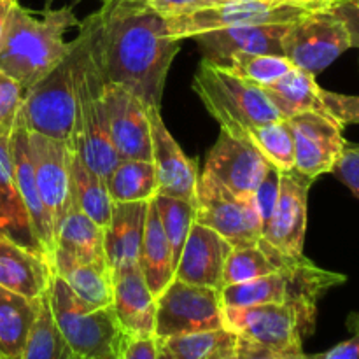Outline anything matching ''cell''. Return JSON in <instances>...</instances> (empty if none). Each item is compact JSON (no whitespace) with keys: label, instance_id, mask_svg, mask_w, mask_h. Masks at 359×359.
Segmentation results:
<instances>
[{"label":"cell","instance_id":"cell-1","mask_svg":"<svg viewBox=\"0 0 359 359\" xmlns=\"http://www.w3.org/2000/svg\"><path fill=\"white\" fill-rule=\"evenodd\" d=\"M97 16L105 81L128 88L147 107H160L168 69L181 48L167 18L147 0H104Z\"/></svg>","mask_w":359,"mask_h":359},{"label":"cell","instance_id":"cell-2","mask_svg":"<svg viewBox=\"0 0 359 359\" xmlns=\"http://www.w3.org/2000/svg\"><path fill=\"white\" fill-rule=\"evenodd\" d=\"M72 27H79L72 7L46 9L35 18L16 2L0 39V70L30 88L69 53L65 34Z\"/></svg>","mask_w":359,"mask_h":359},{"label":"cell","instance_id":"cell-3","mask_svg":"<svg viewBox=\"0 0 359 359\" xmlns=\"http://www.w3.org/2000/svg\"><path fill=\"white\" fill-rule=\"evenodd\" d=\"M86 32V48L81 56L76 83V126L74 151L84 163L107 179L118 165L119 156L109 137L107 109H105V77L98 53V16L90 14L81 21Z\"/></svg>","mask_w":359,"mask_h":359},{"label":"cell","instance_id":"cell-4","mask_svg":"<svg viewBox=\"0 0 359 359\" xmlns=\"http://www.w3.org/2000/svg\"><path fill=\"white\" fill-rule=\"evenodd\" d=\"M342 273L319 269L305 256L291 259L283 269L259 279L231 284L221 290L223 307H249L263 304H284L300 316L307 335L314 332L318 302L326 291L346 283Z\"/></svg>","mask_w":359,"mask_h":359},{"label":"cell","instance_id":"cell-5","mask_svg":"<svg viewBox=\"0 0 359 359\" xmlns=\"http://www.w3.org/2000/svg\"><path fill=\"white\" fill-rule=\"evenodd\" d=\"M70 42L65 56L42 79L25 90L21 118L28 132L63 140L74 151L76 126V83L81 56L86 48V32Z\"/></svg>","mask_w":359,"mask_h":359},{"label":"cell","instance_id":"cell-6","mask_svg":"<svg viewBox=\"0 0 359 359\" xmlns=\"http://www.w3.org/2000/svg\"><path fill=\"white\" fill-rule=\"evenodd\" d=\"M193 90L221 130L233 137H248L255 126L284 119L262 88L209 60L200 63Z\"/></svg>","mask_w":359,"mask_h":359},{"label":"cell","instance_id":"cell-7","mask_svg":"<svg viewBox=\"0 0 359 359\" xmlns=\"http://www.w3.org/2000/svg\"><path fill=\"white\" fill-rule=\"evenodd\" d=\"M48 298L53 319L77 358L116 359L123 330L114 309H90L56 273L49 280Z\"/></svg>","mask_w":359,"mask_h":359},{"label":"cell","instance_id":"cell-8","mask_svg":"<svg viewBox=\"0 0 359 359\" xmlns=\"http://www.w3.org/2000/svg\"><path fill=\"white\" fill-rule=\"evenodd\" d=\"M219 328L226 326L221 291L216 287L195 286L174 277L156 298V339Z\"/></svg>","mask_w":359,"mask_h":359},{"label":"cell","instance_id":"cell-9","mask_svg":"<svg viewBox=\"0 0 359 359\" xmlns=\"http://www.w3.org/2000/svg\"><path fill=\"white\" fill-rule=\"evenodd\" d=\"M307 13L311 11L279 0H224L195 13L167 18V25L172 37L182 41V39L195 37L202 32L223 30V28L293 23Z\"/></svg>","mask_w":359,"mask_h":359},{"label":"cell","instance_id":"cell-10","mask_svg":"<svg viewBox=\"0 0 359 359\" xmlns=\"http://www.w3.org/2000/svg\"><path fill=\"white\" fill-rule=\"evenodd\" d=\"M349 48V32L332 9L304 14L290 23L283 37V55L312 76L323 72Z\"/></svg>","mask_w":359,"mask_h":359},{"label":"cell","instance_id":"cell-11","mask_svg":"<svg viewBox=\"0 0 359 359\" xmlns=\"http://www.w3.org/2000/svg\"><path fill=\"white\" fill-rule=\"evenodd\" d=\"M196 223L226 238L231 248H252L263 238L255 200L241 198L203 172L196 184Z\"/></svg>","mask_w":359,"mask_h":359},{"label":"cell","instance_id":"cell-12","mask_svg":"<svg viewBox=\"0 0 359 359\" xmlns=\"http://www.w3.org/2000/svg\"><path fill=\"white\" fill-rule=\"evenodd\" d=\"M224 326L238 337L255 340L280 353H300L307 332L300 316L284 304L223 307Z\"/></svg>","mask_w":359,"mask_h":359},{"label":"cell","instance_id":"cell-13","mask_svg":"<svg viewBox=\"0 0 359 359\" xmlns=\"http://www.w3.org/2000/svg\"><path fill=\"white\" fill-rule=\"evenodd\" d=\"M28 142L39 193L56 233L72 205V147L63 140L32 132H28Z\"/></svg>","mask_w":359,"mask_h":359},{"label":"cell","instance_id":"cell-14","mask_svg":"<svg viewBox=\"0 0 359 359\" xmlns=\"http://www.w3.org/2000/svg\"><path fill=\"white\" fill-rule=\"evenodd\" d=\"M294 140V170L318 179L333 170L339 161L346 139L342 125L321 112H300L287 118Z\"/></svg>","mask_w":359,"mask_h":359},{"label":"cell","instance_id":"cell-15","mask_svg":"<svg viewBox=\"0 0 359 359\" xmlns=\"http://www.w3.org/2000/svg\"><path fill=\"white\" fill-rule=\"evenodd\" d=\"M109 137L119 160L153 161L147 105L128 88L105 81Z\"/></svg>","mask_w":359,"mask_h":359},{"label":"cell","instance_id":"cell-16","mask_svg":"<svg viewBox=\"0 0 359 359\" xmlns=\"http://www.w3.org/2000/svg\"><path fill=\"white\" fill-rule=\"evenodd\" d=\"M270 163L248 137L221 135L205 161V174L241 198H252Z\"/></svg>","mask_w":359,"mask_h":359},{"label":"cell","instance_id":"cell-17","mask_svg":"<svg viewBox=\"0 0 359 359\" xmlns=\"http://www.w3.org/2000/svg\"><path fill=\"white\" fill-rule=\"evenodd\" d=\"M314 179L298 170L280 172V191L263 238L290 258L304 256L307 231V200Z\"/></svg>","mask_w":359,"mask_h":359},{"label":"cell","instance_id":"cell-18","mask_svg":"<svg viewBox=\"0 0 359 359\" xmlns=\"http://www.w3.org/2000/svg\"><path fill=\"white\" fill-rule=\"evenodd\" d=\"M151 125V149L156 172L158 195L175 196L196 205L198 172L195 161L189 160L161 118L160 107H147Z\"/></svg>","mask_w":359,"mask_h":359},{"label":"cell","instance_id":"cell-19","mask_svg":"<svg viewBox=\"0 0 359 359\" xmlns=\"http://www.w3.org/2000/svg\"><path fill=\"white\" fill-rule=\"evenodd\" d=\"M231 251L233 248L226 238L195 221L175 266V277L182 283L221 291L224 263Z\"/></svg>","mask_w":359,"mask_h":359},{"label":"cell","instance_id":"cell-20","mask_svg":"<svg viewBox=\"0 0 359 359\" xmlns=\"http://www.w3.org/2000/svg\"><path fill=\"white\" fill-rule=\"evenodd\" d=\"M9 151L11 160H13L14 181H16L18 191H20L25 207H27L35 235H37L39 242L44 248L46 256H48L49 263H51L53 252H55L56 233L48 209H46L44 202L41 198V193H39L37 181H35L34 165H32L30 158L28 130L25 126L23 118H21V111L16 119V125L13 128V133L9 137Z\"/></svg>","mask_w":359,"mask_h":359},{"label":"cell","instance_id":"cell-21","mask_svg":"<svg viewBox=\"0 0 359 359\" xmlns=\"http://www.w3.org/2000/svg\"><path fill=\"white\" fill-rule=\"evenodd\" d=\"M286 25H248V27L223 28V30L202 32L195 35L196 44L203 53V60L212 63L223 62L224 58L237 53L249 55H283V37Z\"/></svg>","mask_w":359,"mask_h":359},{"label":"cell","instance_id":"cell-22","mask_svg":"<svg viewBox=\"0 0 359 359\" xmlns=\"http://www.w3.org/2000/svg\"><path fill=\"white\" fill-rule=\"evenodd\" d=\"M112 309L125 333L154 335L156 298L144 279L140 265L112 273Z\"/></svg>","mask_w":359,"mask_h":359},{"label":"cell","instance_id":"cell-23","mask_svg":"<svg viewBox=\"0 0 359 359\" xmlns=\"http://www.w3.org/2000/svg\"><path fill=\"white\" fill-rule=\"evenodd\" d=\"M83 263H102L107 265L104 248V228L98 226L77 205H70L63 217L55 238V252L51 270L65 269Z\"/></svg>","mask_w":359,"mask_h":359},{"label":"cell","instance_id":"cell-24","mask_svg":"<svg viewBox=\"0 0 359 359\" xmlns=\"http://www.w3.org/2000/svg\"><path fill=\"white\" fill-rule=\"evenodd\" d=\"M149 202L114 203L111 221L104 228L105 259L112 273L139 265Z\"/></svg>","mask_w":359,"mask_h":359},{"label":"cell","instance_id":"cell-25","mask_svg":"<svg viewBox=\"0 0 359 359\" xmlns=\"http://www.w3.org/2000/svg\"><path fill=\"white\" fill-rule=\"evenodd\" d=\"M0 237L9 238L14 244L48 258L14 181L9 137L0 139Z\"/></svg>","mask_w":359,"mask_h":359},{"label":"cell","instance_id":"cell-26","mask_svg":"<svg viewBox=\"0 0 359 359\" xmlns=\"http://www.w3.org/2000/svg\"><path fill=\"white\" fill-rule=\"evenodd\" d=\"M51 276L48 258L0 237V286L27 298H41L48 293Z\"/></svg>","mask_w":359,"mask_h":359},{"label":"cell","instance_id":"cell-27","mask_svg":"<svg viewBox=\"0 0 359 359\" xmlns=\"http://www.w3.org/2000/svg\"><path fill=\"white\" fill-rule=\"evenodd\" d=\"M139 265L144 273V279H146L147 286H149L154 298L160 297L161 291L175 277L174 262H172V249L167 241V235L163 231V226H161L154 200H151L149 207H147Z\"/></svg>","mask_w":359,"mask_h":359},{"label":"cell","instance_id":"cell-28","mask_svg":"<svg viewBox=\"0 0 359 359\" xmlns=\"http://www.w3.org/2000/svg\"><path fill=\"white\" fill-rule=\"evenodd\" d=\"M41 298H27L0 286V351L4 354L14 359L23 356L28 333L41 309Z\"/></svg>","mask_w":359,"mask_h":359},{"label":"cell","instance_id":"cell-29","mask_svg":"<svg viewBox=\"0 0 359 359\" xmlns=\"http://www.w3.org/2000/svg\"><path fill=\"white\" fill-rule=\"evenodd\" d=\"M262 90L272 100L284 119L309 111L328 114L321 102V95H319L321 86L316 83V76L300 67H294L286 76H283L273 84L263 86Z\"/></svg>","mask_w":359,"mask_h":359},{"label":"cell","instance_id":"cell-30","mask_svg":"<svg viewBox=\"0 0 359 359\" xmlns=\"http://www.w3.org/2000/svg\"><path fill=\"white\" fill-rule=\"evenodd\" d=\"M70 179H72L74 205L79 207L98 226H107L114 209V202L109 195L107 181L91 170L76 151H72V160H70Z\"/></svg>","mask_w":359,"mask_h":359},{"label":"cell","instance_id":"cell-31","mask_svg":"<svg viewBox=\"0 0 359 359\" xmlns=\"http://www.w3.org/2000/svg\"><path fill=\"white\" fill-rule=\"evenodd\" d=\"M238 335L228 328L184 333L160 340V349L170 359H226L235 356Z\"/></svg>","mask_w":359,"mask_h":359},{"label":"cell","instance_id":"cell-32","mask_svg":"<svg viewBox=\"0 0 359 359\" xmlns=\"http://www.w3.org/2000/svg\"><path fill=\"white\" fill-rule=\"evenodd\" d=\"M112 202H147L158 195V181L153 161L119 160L107 175Z\"/></svg>","mask_w":359,"mask_h":359},{"label":"cell","instance_id":"cell-33","mask_svg":"<svg viewBox=\"0 0 359 359\" xmlns=\"http://www.w3.org/2000/svg\"><path fill=\"white\" fill-rule=\"evenodd\" d=\"M53 273L62 277L90 309L112 307V272L105 263H83Z\"/></svg>","mask_w":359,"mask_h":359},{"label":"cell","instance_id":"cell-34","mask_svg":"<svg viewBox=\"0 0 359 359\" xmlns=\"http://www.w3.org/2000/svg\"><path fill=\"white\" fill-rule=\"evenodd\" d=\"M21 359H79L53 319L48 293L41 298V309L28 333Z\"/></svg>","mask_w":359,"mask_h":359},{"label":"cell","instance_id":"cell-35","mask_svg":"<svg viewBox=\"0 0 359 359\" xmlns=\"http://www.w3.org/2000/svg\"><path fill=\"white\" fill-rule=\"evenodd\" d=\"M248 139L258 147L269 163L280 172L294 168V140L287 119H276L255 126L248 132Z\"/></svg>","mask_w":359,"mask_h":359},{"label":"cell","instance_id":"cell-36","mask_svg":"<svg viewBox=\"0 0 359 359\" xmlns=\"http://www.w3.org/2000/svg\"><path fill=\"white\" fill-rule=\"evenodd\" d=\"M223 69L230 70L235 76L263 88L273 84L280 77L286 76L290 70L294 69L293 63L280 55H249V53H237L223 62L216 63Z\"/></svg>","mask_w":359,"mask_h":359},{"label":"cell","instance_id":"cell-37","mask_svg":"<svg viewBox=\"0 0 359 359\" xmlns=\"http://www.w3.org/2000/svg\"><path fill=\"white\" fill-rule=\"evenodd\" d=\"M153 200L156 203L161 226H163L167 241L170 244L172 262H174L175 269L179 258H181L182 248H184L189 230H191L193 223L196 221V205H193L191 202H186V200L167 195H156Z\"/></svg>","mask_w":359,"mask_h":359},{"label":"cell","instance_id":"cell-38","mask_svg":"<svg viewBox=\"0 0 359 359\" xmlns=\"http://www.w3.org/2000/svg\"><path fill=\"white\" fill-rule=\"evenodd\" d=\"M276 270H279L277 265L259 245L237 248L228 255L226 263H224L221 290L231 286V284H242L259 279V277L273 273Z\"/></svg>","mask_w":359,"mask_h":359},{"label":"cell","instance_id":"cell-39","mask_svg":"<svg viewBox=\"0 0 359 359\" xmlns=\"http://www.w3.org/2000/svg\"><path fill=\"white\" fill-rule=\"evenodd\" d=\"M23 97L25 88L0 70V139H7L13 133L23 105Z\"/></svg>","mask_w":359,"mask_h":359},{"label":"cell","instance_id":"cell-40","mask_svg":"<svg viewBox=\"0 0 359 359\" xmlns=\"http://www.w3.org/2000/svg\"><path fill=\"white\" fill-rule=\"evenodd\" d=\"M279 191H280V170L273 167V165H270L265 177L262 179V182H259L258 188H256L255 195H252L256 210H258L259 221H262V231L265 230L270 217H272L277 198H279Z\"/></svg>","mask_w":359,"mask_h":359},{"label":"cell","instance_id":"cell-41","mask_svg":"<svg viewBox=\"0 0 359 359\" xmlns=\"http://www.w3.org/2000/svg\"><path fill=\"white\" fill-rule=\"evenodd\" d=\"M325 111L340 125H359V95H342L333 91H319Z\"/></svg>","mask_w":359,"mask_h":359},{"label":"cell","instance_id":"cell-42","mask_svg":"<svg viewBox=\"0 0 359 359\" xmlns=\"http://www.w3.org/2000/svg\"><path fill=\"white\" fill-rule=\"evenodd\" d=\"M160 340L154 335H132L123 332L116 359H158Z\"/></svg>","mask_w":359,"mask_h":359},{"label":"cell","instance_id":"cell-43","mask_svg":"<svg viewBox=\"0 0 359 359\" xmlns=\"http://www.w3.org/2000/svg\"><path fill=\"white\" fill-rule=\"evenodd\" d=\"M332 172L359 198V144L346 142Z\"/></svg>","mask_w":359,"mask_h":359},{"label":"cell","instance_id":"cell-44","mask_svg":"<svg viewBox=\"0 0 359 359\" xmlns=\"http://www.w3.org/2000/svg\"><path fill=\"white\" fill-rule=\"evenodd\" d=\"M235 356L237 359H302L305 353L304 351H300V353H280V351L263 346L255 340L238 337Z\"/></svg>","mask_w":359,"mask_h":359},{"label":"cell","instance_id":"cell-45","mask_svg":"<svg viewBox=\"0 0 359 359\" xmlns=\"http://www.w3.org/2000/svg\"><path fill=\"white\" fill-rule=\"evenodd\" d=\"M163 18L181 16V14L195 13L203 7L216 6L224 0H147Z\"/></svg>","mask_w":359,"mask_h":359},{"label":"cell","instance_id":"cell-46","mask_svg":"<svg viewBox=\"0 0 359 359\" xmlns=\"http://www.w3.org/2000/svg\"><path fill=\"white\" fill-rule=\"evenodd\" d=\"M346 25L351 37V48H359V6L351 0H339L330 7Z\"/></svg>","mask_w":359,"mask_h":359},{"label":"cell","instance_id":"cell-47","mask_svg":"<svg viewBox=\"0 0 359 359\" xmlns=\"http://www.w3.org/2000/svg\"><path fill=\"white\" fill-rule=\"evenodd\" d=\"M323 359H359V332H354L346 342H340L328 353H323Z\"/></svg>","mask_w":359,"mask_h":359},{"label":"cell","instance_id":"cell-48","mask_svg":"<svg viewBox=\"0 0 359 359\" xmlns=\"http://www.w3.org/2000/svg\"><path fill=\"white\" fill-rule=\"evenodd\" d=\"M279 2L291 4V6L302 7V9L311 11V13H312V11L330 9V7L333 6V2H335V0H279Z\"/></svg>","mask_w":359,"mask_h":359},{"label":"cell","instance_id":"cell-49","mask_svg":"<svg viewBox=\"0 0 359 359\" xmlns=\"http://www.w3.org/2000/svg\"><path fill=\"white\" fill-rule=\"evenodd\" d=\"M16 2H20V0H0V39H2L4 35V28H6L7 16H9L11 13V7H13Z\"/></svg>","mask_w":359,"mask_h":359},{"label":"cell","instance_id":"cell-50","mask_svg":"<svg viewBox=\"0 0 359 359\" xmlns=\"http://www.w3.org/2000/svg\"><path fill=\"white\" fill-rule=\"evenodd\" d=\"M347 325H349V328H351V332H359V314H353L349 318V323H347Z\"/></svg>","mask_w":359,"mask_h":359},{"label":"cell","instance_id":"cell-51","mask_svg":"<svg viewBox=\"0 0 359 359\" xmlns=\"http://www.w3.org/2000/svg\"><path fill=\"white\" fill-rule=\"evenodd\" d=\"M302 359H323V354H305Z\"/></svg>","mask_w":359,"mask_h":359},{"label":"cell","instance_id":"cell-52","mask_svg":"<svg viewBox=\"0 0 359 359\" xmlns=\"http://www.w3.org/2000/svg\"><path fill=\"white\" fill-rule=\"evenodd\" d=\"M0 359H14V358L7 356V354H4V353H2V351H0Z\"/></svg>","mask_w":359,"mask_h":359},{"label":"cell","instance_id":"cell-53","mask_svg":"<svg viewBox=\"0 0 359 359\" xmlns=\"http://www.w3.org/2000/svg\"><path fill=\"white\" fill-rule=\"evenodd\" d=\"M353 4H356V6H359V0H351Z\"/></svg>","mask_w":359,"mask_h":359},{"label":"cell","instance_id":"cell-54","mask_svg":"<svg viewBox=\"0 0 359 359\" xmlns=\"http://www.w3.org/2000/svg\"><path fill=\"white\" fill-rule=\"evenodd\" d=\"M226 359H237V356H231V358H226Z\"/></svg>","mask_w":359,"mask_h":359},{"label":"cell","instance_id":"cell-55","mask_svg":"<svg viewBox=\"0 0 359 359\" xmlns=\"http://www.w3.org/2000/svg\"><path fill=\"white\" fill-rule=\"evenodd\" d=\"M335 2H339V0H335Z\"/></svg>","mask_w":359,"mask_h":359}]
</instances>
